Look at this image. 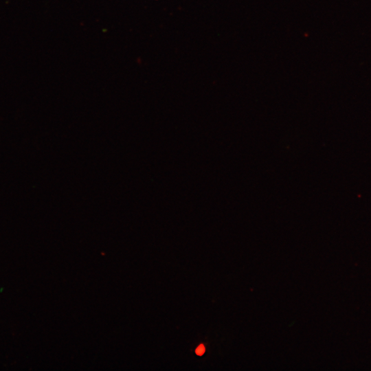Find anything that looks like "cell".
I'll return each instance as SVG.
<instances>
[{
	"mask_svg": "<svg viewBox=\"0 0 371 371\" xmlns=\"http://www.w3.org/2000/svg\"><path fill=\"white\" fill-rule=\"evenodd\" d=\"M196 354L197 355H203V353L205 352V347L203 345L201 344L200 346H199L196 349V351H195Z\"/></svg>",
	"mask_w": 371,
	"mask_h": 371,
	"instance_id": "6da1fadb",
	"label": "cell"
}]
</instances>
